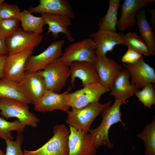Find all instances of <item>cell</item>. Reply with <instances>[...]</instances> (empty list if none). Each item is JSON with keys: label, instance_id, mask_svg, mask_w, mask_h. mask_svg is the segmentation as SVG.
Returning <instances> with one entry per match:
<instances>
[{"label": "cell", "instance_id": "32", "mask_svg": "<svg viewBox=\"0 0 155 155\" xmlns=\"http://www.w3.org/2000/svg\"><path fill=\"white\" fill-rule=\"evenodd\" d=\"M142 57L141 54L128 47L127 50L122 56L121 61L125 63H133L137 61Z\"/></svg>", "mask_w": 155, "mask_h": 155}, {"label": "cell", "instance_id": "19", "mask_svg": "<svg viewBox=\"0 0 155 155\" xmlns=\"http://www.w3.org/2000/svg\"><path fill=\"white\" fill-rule=\"evenodd\" d=\"M44 25L47 24L48 28L46 34L51 33L52 36L55 38L59 37V34H64L68 40L73 42L74 39L71 36L68 27L72 25L70 18L68 17L61 15L41 13Z\"/></svg>", "mask_w": 155, "mask_h": 155}, {"label": "cell", "instance_id": "10", "mask_svg": "<svg viewBox=\"0 0 155 155\" xmlns=\"http://www.w3.org/2000/svg\"><path fill=\"white\" fill-rule=\"evenodd\" d=\"M44 37L18 28L5 39L8 55L34 48L41 43Z\"/></svg>", "mask_w": 155, "mask_h": 155}, {"label": "cell", "instance_id": "29", "mask_svg": "<svg viewBox=\"0 0 155 155\" xmlns=\"http://www.w3.org/2000/svg\"><path fill=\"white\" fill-rule=\"evenodd\" d=\"M20 25L17 18L0 19V35L6 39L19 28Z\"/></svg>", "mask_w": 155, "mask_h": 155}, {"label": "cell", "instance_id": "21", "mask_svg": "<svg viewBox=\"0 0 155 155\" xmlns=\"http://www.w3.org/2000/svg\"><path fill=\"white\" fill-rule=\"evenodd\" d=\"M130 73L127 69H123L115 79L110 90V96L115 99L123 101L127 104L126 100L140 90L135 86L130 83Z\"/></svg>", "mask_w": 155, "mask_h": 155}, {"label": "cell", "instance_id": "12", "mask_svg": "<svg viewBox=\"0 0 155 155\" xmlns=\"http://www.w3.org/2000/svg\"><path fill=\"white\" fill-rule=\"evenodd\" d=\"M69 155H96V148L90 134L69 125Z\"/></svg>", "mask_w": 155, "mask_h": 155}, {"label": "cell", "instance_id": "6", "mask_svg": "<svg viewBox=\"0 0 155 155\" xmlns=\"http://www.w3.org/2000/svg\"><path fill=\"white\" fill-rule=\"evenodd\" d=\"M96 45L90 38L73 42L65 49L61 60L69 65L75 61H86L94 63L96 59Z\"/></svg>", "mask_w": 155, "mask_h": 155}, {"label": "cell", "instance_id": "22", "mask_svg": "<svg viewBox=\"0 0 155 155\" xmlns=\"http://www.w3.org/2000/svg\"><path fill=\"white\" fill-rule=\"evenodd\" d=\"M0 98L16 100L28 104L31 103L19 82L4 78L0 80Z\"/></svg>", "mask_w": 155, "mask_h": 155}, {"label": "cell", "instance_id": "25", "mask_svg": "<svg viewBox=\"0 0 155 155\" xmlns=\"http://www.w3.org/2000/svg\"><path fill=\"white\" fill-rule=\"evenodd\" d=\"M19 20L22 28L26 31L37 34H40L43 32L44 23L41 16H34L29 10H24L21 12Z\"/></svg>", "mask_w": 155, "mask_h": 155}, {"label": "cell", "instance_id": "8", "mask_svg": "<svg viewBox=\"0 0 155 155\" xmlns=\"http://www.w3.org/2000/svg\"><path fill=\"white\" fill-rule=\"evenodd\" d=\"M110 91L100 83L93 82L69 95V104L72 109H80L90 104L98 102L101 96Z\"/></svg>", "mask_w": 155, "mask_h": 155}, {"label": "cell", "instance_id": "23", "mask_svg": "<svg viewBox=\"0 0 155 155\" xmlns=\"http://www.w3.org/2000/svg\"><path fill=\"white\" fill-rule=\"evenodd\" d=\"M136 25L140 36L146 43L149 49L151 55H155V36L150 24L146 20L144 8L140 10L136 15Z\"/></svg>", "mask_w": 155, "mask_h": 155}, {"label": "cell", "instance_id": "11", "mask_svg": "<svg viewBox=\"0 0 155 155\" xmlns=\"http://www.w3.org/2000/svg\"><path fill=\"white\" fill-rule=\"evenodd\" d=\"M155 0H125L121 5V16L117 27L121 32L131 30L136 25V15L140 10L154 3Z\"/></svg>", "mask_w": 155, "mask_h": 155}, {"label": "cell", "instance_id": "27", "mask_svg": "<svg viewBox=\"0 0 155 155\" xmlns=\"http://www.w3.org/2000/svg\"><path fill=\"white\" fill-rule=\"evenodd\" d=\"M124 39L128 47L142 55L147 56L151 55L148 47L140 36L134 32H129L124 35Z\"/></svg>", "mask_w": 155, "mask_h": 155}, {"label": "cell", "instance_id": "36", "mask_svg": "<svg viewBox=\"0 0 155 155\" xmlns=\"http://www.w3.org/2000/svg\"><path fill=\"white\" fill-rule=\"evenodd\" d=\"M148 11L151 15L150 24L154 31H155V9L150 8L148 9Z\"/></svg>", "mask_w": 155, "mask_h": 155}, {"label": "cell", "instance_id": "7", "mask_svg": "<svg viewBox=\"0 0 155 155\" xmlns=\"http://www.w3.org/2000/svg\"><path fill=\"white\" fill-rule=\"evenodd\" d=\"M65 42L63 39L54 41L41 53L30 56L25 64V71L37 72L44 69L54 60L62 56Z\"/></svg>", "mask_w": 155, "mask_h": 155}, {"label": "cell", "instance_id": "3", "mask_svg": "<svg viewBox=\"0 0 155 155\" xmlns=\"http://www.w3.org/2000/svg\"><path fill=\"white\" fill-rule=\"evenodd\" d=\"M111 103V101L104 104L95 102L81 109H72L67 114L65 122L70 126L88 133L95 119L104 109L110 106Z\"/></svg>", "mask_w": 155, "mask_h": 155}, {"label": "cell", "instance_id": "13", "mask_svg": "<svg viewBox=\"0 0 155 155\" xmlns=\"http://www.w3.org/2000/svg\"><path fill=\"white\" fill-rule=\"evenodd\" d=\"M33 50L34 48H31L8 55L4 68V78L19 82L25 74L27 60Z\"/></svg>", "mask_w": 155, "mask_h": 155}, {"label": "cell", "instance_id": "1", "mask_svg": "<svg viewBox=\"0 0 155 155\" xmlns=\"http://www.w3.org/2000/svg\"><path fill=\"white\" fill-rule=\"evenodd\" d=\"M124 104L125 103L123 101L115 99L112 106L106 107L101 112L102 121L100 125L89 131V133L93 140L96 149L101 146L110 149L113 148L114 145L110 142L108 135L109 130L113 125L120 122L126 128L122 120L120 109L121 105Z\"/></svg>", "mask_w": 155, "mask_h": 155}, {"label": "cell", "instance_id": "5", "mask_svg": "<svg viewBox=\"0 0 155 155\" xmlns=\"http://www.w3.org/2000/svg\"><path fill=\"white\" fill-rule=\"evenodd\" d=\"M44 78L46 90L60 93L70 76L69 65L60 57L56 59L43 70L38 71Z\"/></svg>", "mask_w": 155, "mask_h": 155}, {"label": "cell", "instance_id": "35", "mask_svg": "<svg viewBox=\"0 0 155 155\" xmlns=\"http://www.w3.org/2000/svg\"><path fill=\"white\" fill-rule=\"evenodd\" d=\"M7 55H0V80L4 78V68Z\"/></svg>", "mask_w": 155, "mask_h": 155}, {"label": "cell", "instance_id": "24", "mask_svg": "<svg viewBox=\"0 0 155 155\" xmlns=\"http://www.w3.org/2000/svg\"><path fill=\"white\" fill-rule=\"evenodd\" d=\"M120 2V0H109L107 12L99 20V29L116 31L118 11Z\"/></svg>", "mask_w": 155, "mask_h": 155}, {"label": "cell", "instance_id": "33", "mask_svg": "<svg viewBox=\"0 0 155 155\" xmlns=\"http://www.w3.org/2000/svg\"><path fill=\"white\" fill-rule=\"evenodd\" d=\"M145 87L146 91L148 107L150 108L153 104H155V92L154 85L150 83L147 84Z\"/></svg>", "mask_w": 155, "mask_h": 155}, {"label": "cell", "instance_id": "2", "mask_svg": "<svg viewBox=\"0 0 155 155\" xmlns=\"http://www.w3.org/2000/svg\"><path fill=\"white\" fill-rule=\"evenodd\" d=\"M52 137L40 148L34 151L25 150L24 155H69V132L63 124L53 127Z\"/></svg>", "mask_w": 155, "mask_h": 155}, {"label": "cell", "instance_id": "15", "mask_svg": "<svg viewBox=\"0 0 155 155\" xmlns=\"http://www.w3.org/2000/svg\"><path fill=\"white\" fill-rule=\"evenodd\" d=\"M131 77V84L138 89L143 88L147 84L155 83V72L154 68L146 63L142 57L133 63H124Z\"/></svg>", "mask_w": 155, "mask_h": 155}, {"label": "cell", "instance_id": "28", "mask_svg": "<svg viewBox=\"0 0 155 155\" xmlns=\"http://www.w3.org/2000/svg\"><path fill=\"white\" fill-rule=\"evenodd\" d=\"M25 127L18 120L9 122L0 117V137L5 140L8 139L13 140L11 132L15 131L17 132H22L24 131Z\"/></svg>", "mask_w": 155, "mask_h": 155}, {"label": "cell", "instance_id": "9", "mask_svg": "<svg viewBox=\"0 0 155 155\" xmlns=\"http://www.w3.org/2000/svg\"><path fill=\"white\" fill-rule=\"evenodd\" d=\"M71 89V86H69L66 91L61 94L46 90L42 98L34 105V110L44 113L59 110L68 113L71 107L69 95Z\"/></svg>", "mask_w": 155, "mask_h": 155}, {"label": "cell", "instance_id": "16", "mask_svg": "<svg viewBox=\"0 0 155 155\" xmlns=\"http://www.w3.org/2000/svg\"><path fill=\"white\" fill-rule=\"evenodd\" d=\"M19 83L30 103L34 105L42 98L46 90L45 79L38 72L25 71Z\"/></svg>", "mask_w": 155, "mask_h": 155}, {"label": "cell", "instance_id": "34", "mask_svg": "<svg viewBox=\"0 0 155 155\" xmlns=\"http://www.w3.org/2000/svg\"><path fill=\"white\" fill-rule=\"evenodd\" d=\"M8 55L5 39L0 35V55Z\"/></svg>", "mask_w": 155, "mask_h": 155}, {"label": "cell", "instance_id": "26", "mask_svg": "<svg viewBox=\"0 0 155 155\" xmlns=\"http://www.w3.org/2000/svg\"><path fill=\"white\" fill-rule=\"evenodd\" d=\"M137 136L144 141L145 146V155H155V117L146 124L144 130Z\"/></svg>", "mask_w": 155, "mask_h": 155}, {"label": "cell", "instance_id": "17", "mask_svg": "<svg viewBox=\"0 0 155 155\" xmlns=\"http://www.w3.org/2000/svg\"><path fill=\"white\" fill-rule=\"evenodd\" d=\"M94 64L100 83L110 91L116 77L123 70V67L113 59L106 56H96Z\"/></svg>", "mask_w": 155, "mask_h": 155}, {"label": "cell", "instance_id": "18", "mask_svg": "<svg viewBox=\"0 0 155 155\" xmlns=\"http://www.w3.org/2000/svg\"><path fill=\"white\" fill-rule=\"evenodd\" d=\"M70 82L73 87L75 79L78 78L82 81L83 87L93 82L100 83L94 64L86 61H75L69 65Z\"/></svg>", "mask_w": 155, "mask_h": 155}, {"label": "cell", "instance_id": "38", "mask_svg": "<svg viewBox=\"0 0 155 155\" xmlns=\"http://www.w3.org/2000/svg\"><path fill=\"white\" fill-rule=\"evenodd\" d=\"M4 0H0V5L3 2H4Z\"/></svg>", "mask_w": 155, "mask_h": 155}, {"label": "cell", "instance_id": "30", "mask_svg": "<svg viewBox=\"0 0 155 155\" xmlns=\"http://www.w3.org/2000/svg\"><path fill=\"white\" fill-rule=\"evenodd\" d=\"M17 133L15 141L9 139L5 140L6 148L5 155H24L21 148L24 140L23 135L22 132Z\"/></svg>", "mask_w": 155, "mask_h": 155}, {"label": "cell", "instance_id": "31", "mask_svg": "<svg viewBox=\"0 0 155 155\" xmlns=\"http://www.w3.org/2000/svg\"><path fill=\"white\" fill-rule=\"evenodd\" d=\"M21 12L17 5L3 2L0 5V19L14 18L19 20Z\"/></svg>", "mask_w": 155, "mask_h": 155}, {"label": "cell", "instance_id": "37", "mask_svg": "<svg viewBox=\"0 0 155 155\" xmlns=\"http://www.w3.org/2000/svg\"><path fill=\"white\" fill-rule=\"evenodd\" d=\"M4 152L0 149V155H5Z\"/></svg>", "mask_w": 155, "mask_h": 155}, {"label": "cell", "instance_id": "14", "mask_svg": "<svg viewBox=\"0 0 155 155\" xmlns=\"http://www.w3.org/2000/svg\"><path fill=\"white\" fill-rule=\"evenodd\" d=\"M95 42L96 56H106L108 52L112 51L115 46L119 44L126 46L124 35L116 31L99 29L96 32L89 34Z\"/></svg>", "mask_w": 155, "mask_h": 155}, {"label": "cell", "instance_id": "4", "mask_svg": "<svg viewBox=\"0 0 155 155\" xmlns=\"http://www.w3.org/2000/svg\"><path fill=\"white\" fill-rule=\"evenodd\" d=\"M28 104L14 100L0 98V114L6 119L15 117L23 125L33 127L38 126L39 119L29 110Z\"/></svg>", "mask_w": 155, "mask_h": 155}, {"label": "cell", "instance_id": "20", "mask_svg": "<svg viewBox=\"0 0 155 155\" xmlns=\"http://www.w3.org/2000/svg\"><path fill=\"white\" fill-rule=\"evenodd\" d=\"M31 12L63 15L75 20V17L69 1L67 0H40L39 4L30 7Z\"/></svg>", "mask_w": 155, "mask_h": 155}]
</instances>
